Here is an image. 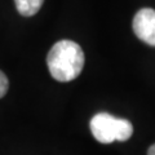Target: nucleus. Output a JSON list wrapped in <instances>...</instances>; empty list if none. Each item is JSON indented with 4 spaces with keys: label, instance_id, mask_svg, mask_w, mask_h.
<instances>
[{
    "label": "nucleus",
    "instance_id": "1",
    "mask_svg": "<svg viewBox=\"0 0 155 155\" xmlns=\"http://www.w3.org/2000/svg\"><path fill=\"white\" fill-rule=\"evenodd\" d=\"M84 52L72 40L57 41L48 53L47 65L57 81L67 83L76 79L84 67Z\"/></svg>",
    "mask_w": 155,
    "mask_h": 155
},
{
    "label": "nucleus",
    "instance_id": "2",
    "mask_svg": "<svg viewBox=\"0 0 155 155\" xmlns=\"http://www.w3.org/2000/svg\"><path fill=\"white\" fill-rule=\"evenodd\" d=\"M91 132L101 143L127 141L133 133L132 123L127 119L115 118L109 113H98L91 119Z\"/></svg>",
    "mask_w": 155,
    "mask_h": 155
},
{
    "label": "nucleus",
    "instance_id": "3",
    "mask_svg": "<svg viewBox=\"0 0 155 155\" xmlns=\"http://www.w3.org/2000/svg\"><path fill=\"white\" fill-rule=\"evenodd\" d=\"M133 31L140 40L155 47V11L151 8H142L133 18Z\"/></svg>",
    "mask_w": 155,
    "mask_h": 155
},
{
    "label": "nucleus",
    "instance_id": "4",
    "mask_svg": "<svg viewBox=\"0 0 155 155\" xmlns=\"http://www.w3.org/2000/svg\"><path fill=\"white\" fill-rule=\"evenodd\" d=\"M18 13L23 17H31L36 14L44 3V0H14Z\"/></svg>",
    "mask_w": 155,
    "mask_h": 155
},
{
    "label": "nucleus",
    "instance_id": "5",
    "mask_svg": "<svg viewBox=\"0 0 155 155\" xmlns=\"http://www.w3.org/2000/svg\"><path fill=\"white\" fill-rule=\"evenodd\" d=\"M8 87H9V83H8V78L5 76L3 71H0V98L5 96L7 91H8Z\"/></svg>",
    "mask_w": 155,
    "mask_h": 155
},
{
    "label": "nucleus",
    "instance_id": "6",
    "mask_svg": "<svg viewBox=\"0 0 155 155\" xmlns=\"http://www.w3.org/2000/svg\"><path fill=\"white\" fill-rule=\"evenodd\" d=\"M147 155H155V143L153 146H150V149L147 150Z\"/></svg>",
    "mask_w": 155,
    "mask_h": 155
}]
</instances>
